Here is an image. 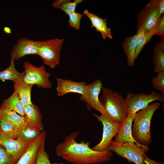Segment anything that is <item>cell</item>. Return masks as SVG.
I'll use <instances>...</instances> for the list:
<instances>
[{"instance_id":"obj_1","label":"cell","mask_w":164,"mask_h":164,"mask_svg":"<svg viewBox=\"0 0 164 164\" xmlns=\"http://www.w3.org/2000/svg\"><path fill=\"white\" fill-rule=\"evenodd\" d=\"M79 133L78 131L73 132L57 145L55 152L58 157L73 164H97L111 160L113 152L108 149L97 151L90 147L89 142H77L76 138Z\"/></svg>"},{"instance_id":"obj_2","label":"cell","mask_w":164,"mask_h":164,"mask_svg":"<svg viewBox=\"0 0 164 164\" xmlns=\"http://www.w3.org/2000/svg\"><path fill=\"white\" fill-rule=\"evenodd\" d=\"M160 105V103L157 101L151 103L136 112L133 117L132 135L135 140L141 145L148 146L152 142L151 121L154 114Z\"/></svg>"},{"instance_id":"obj_3","label":"cell","mask_w":164,"mask_h":164,"mask_svg":"<svg viewBox=\"0 0 164 164\" xmlns=\"http://www.w3.org/2000/svg\"><path fill=\"white\" fill-rule=\"evenodd\" d=\"M100 102L108 117L122 123L128 116L125 99L119 93L103 87Z\"/></svg>"},{"instance_id":"obj_4","label":"cell","mask_w":164,"mask_h":164,"mask_svg":"<svg viewBox=\"0 0 164 164\" xmlns=\"http://www.w3.org/2000/svg\"><path fill=\"white\" fill-rule=\"evenodd\" d=\"M64 40L63 39L59 38L36 40L38 55L42 58L44 64L53 69L59 64Z\"/></svg>"},{"instance_id":"obj_5","label":"cell","mask_w":164,"mask_h":164,"mask_svg":"<svg viewBox=\"0 0 164 164\" xmlns=\"http://www.w3.org/2000/svg\"><path fill=\"white\" fill-rule=\"evenodd\" d=\"M149 149V146L143 147L132 142L119 143L113 141L108 148L109 150L135 164H145V154Z\"/></svg>"},{"instance_id":"obj_6","label":"cell","mask_w":164,"mask_h":164,"mask_svg":"<svg viewBox=\"0 0 164 164\" xmlns=\"http://www.w3.org/2000/svg\"><path fill=\"white\" fill-rule=\"evenodd\" d=\"M159 0H151L136 15L137 32L145 33L153 29L160 17L159 15Z\"/></svg>"},{"instance_id":"obj_7","label":"cell","mask_w":164,"mask_h":164,"mask_svg":"<svg viewBox=\"0 0 164 164\" xmlns=\"http://www.w3.org/2000/svg\"><path fill=\"white\" fill-rule=\"evenodd\" d=\"M23 67L25 75L23 80L26 83L44 89H50L52 84L49 80L50 74L47 71L45 66L42 65L37 67L31 63L26 61Z\"/></svg>"},{"instance_id":"obj_8","label":"cell","mask_w":164,"mask_h":164,"mask_svg":"<svg viewBox=\"0 0 164 164\" xmlns=\"http://www.w3.org/2000/svg\"><path fill=\"white\" fill-rule=\"evenodd\" d=\"M164 99L163 96L154 91L148 94L129 93L125 99L128 116L133 117L136 112L146 107L152 102H163Z\"/></svg>"},{"instance_id":"obj_9","label":"cell","mask_w":164,"mask_h":164,"mask_svg":"<svg viewBox=\"0 0 164 164\" xmlns=\"http://www.w3.org/2000/svg\"><path fill=\"white\" fill-rule=\"evenodd\" d=\"M94 116L102 124L103 132L100 142L91 149L97 151H104L108 149L113 138L118 133L121 123L118 122L102 114L99 116L94 114Z\"/></svg>"},{"instance_id":"obj_10","label":"cell","mask_w":164,"mask_h":164,"mask_svg":"<svg viewBox=\"0 0 164 164\" xmlns=\"http://www.w3.org/2000/svg\"><path fill=\"white\" fill-rule=\"evenodd\" d=\"M103 87L101 80H95L87 85L85 92L80 97L79 100L86 103L89 110L93 109L100 113L101 114L109 118L99 101V94Z\"/></svg>"},{"instance_id":"obj_11","label":"cell","mask_w":164,"mask_h":164,"mask_svg":"<svg viewBox=\"0 0 164 164\" xmlns=\"http://www.w3.org/2000/svg\"><path fill=\"white\" fill-rule=\"evenodd\" d=\"M0 144L13 158L15 164L25 152L29 144L22 140L8 138L0 133Z\"/></svg>"},{"instance_id":"obj_12","label":"cell","mask_w":164,"mask_h":164,"mask_svg":"<svg viewBox=\"0 0 164 164\" xmlns=\"http://www.w3.org/2000/svg\"><path fill=\"white\" fill-rule=\"evenodd\" d=\"M11 54L15 60L17 61L23 56L31 54H38L37 41L26 37L19 38L13 47Z\"/></svg>"},{"instance_id":"obj_13","label":"cell","mask_w":164,"mask_h":164,"mask_svg":"<svg viewBox=\"0 0 164 164\" xmlns=\"http://www.w3.org/2000/svg\"><path fill=\"white\" fill-rule=\"evenodd\" d=\"M56 90L58 96H62L69 93L82 95L85 92L87 85L84 81L77 82L60 78H56Z\"/></svg>"},{"instance_id":"obj_14","label":"cell","mask_w":164,"mask_h":164,"mask_svg":"<svg viewBox=\"0 0 164 164\" xmlns=\"http://www.w3.org/2000/svg\"><path fill=\"white\" fill-rule=\"evenodd\" d=\"M46 138V133L43 130L39 136L29 144L15 164H35L39 147L43 141Z\"/></svg>"},{"instance_id":"obj_15","label":"cell","mask_w":164,"mask_h":164,"mask_svg":"<svg viewBox=\"0 0 164 164\" xmlns=\"http://www.w3.org/2000/svg\"><path fill=\"white\" fill-rule=\"evenodd\" d=\"M133 118L128 116L121 123L120 130L118 133L115 136V139L113 141L119 143L132 142L138 146L143 147L148 146L140 145L133 138L132 133Z\"/></svg>"},{"instance_id":"obj_16","label":"cell","mask_w":164,"mask_h":164,"mask_svg":"<svg viewBox=\"0 0 164 164\" xmlns=\"http://www.w3.org/2000/svg\"><path fill=\"white\" fill-rule=\"evenodd\" d=\"M83 14L90 20L92 27L95 28L97 31L101 33L103 39L113 38L111 29L108 27L106 19L101 18L87 9L84 10Z\"/></svg>"},{"instance_id":"obj_17","label":"cell","mask_w":164,"mask_h":164,"mask_svg":"<svg viewBox=\"0 0 164 164\" xmlns=\"http://www.w3.org/2000/svg\"><path fill=\"white\" fill-rule=\"evenodd\" d=\"M145 33L139 30L135 35L126 37L122 43V47L127 56V65L129 67L134 66V53L137 42L139 36Z\"/></svg>"},{"instance_id":"obj_18","label":"cell","mask_w":164,"mask_h":164,"mask_svg":"<svg viewBox=\"0 0 164 164\" xmlns=\"http://www.w3.org/2000/svg\"><path fill=\"white\" fill-rule=\"evenodd\" d=\"M24 113L23 117L27 124L38 128L42 131L43 130L42 117L38 106L32 104L24 107Z\"/></svg>"},{"instance_id":"obj_19","label":"cell","mask_w":164,"mask_h":164,"mask_svg":"<svg viewBox=\"0 0 164 164\" xmlns=\"http://www.w3.org/2000/svg\"><path fill=\"white\" fill-rule=\"evenodd\" d=\"M42 131L38 128L27 123L26 125L17 129L16 139L30 144L39 136Z\"/></svg>"},{"instance_id":"obj_20","label":"cell","mask_w":164,"mask_h":164,"mask_svg":"<svg viewBox=\"0 0 164 164\" xmlns=\"http://www.w3.org/2000/svg\"><path fill=\"white\" fill-rule=\"evenodd\" d=\"M24 106L17 91L15 90L12 95L4 100L0 106V109L14 111L22 116H24Z\"/></svg>"},{"instance_id":"obj_21","label":"cell","mask_w":164,"mask_h":164,"mask_svg":"<svg viewBox=\"0 0 164 164\" xmlns=\"http://www.w3.org/2000/svg\"><path fill=\"white\" fill-rule=\"evenodd\" d=\"M33 85L26 83L23 79L14 83L13 87L19 94L24 107L32 104L31 94Z\"/></svg>"},{"instance_id":"obj_22","label":"cell","mask_w":164,"mask_h":164,"mask_svg":"<svg viewBox=\"0 0 164 164\" xmlns=\"http://www.w3.org/2000/svg\"><path fill=\"white\" fill-rule=\"evenodd\" d=\"M164 38L154 47L152 57L154 71H164Z\"/></svg>"},{"instance_id":"obj_23","label":"cell","mask_w":164,"mask_h":164,"mask_svg":"<svg viewBox=\"0 0 164 164\" xmlns=\"http://www.w3.org/2000/svg\"><path fill=\"white\" fill-rule=\"evenodd\" d=\"M14 61V56L11 54L9 66L4 70L0 71V80H10L14 83L23 79L25 72H20L17 70L15 67Z\"/></svg>"},{"instance_id":"obj_24","label":"cell","mask_w":164,"mask_h":164,"mask_svg":"<svg viewBox=\"0 0 164 164\" xmlns=\"http://www.w3.org/2000/svg\"><path fill=\"white\" fill-rule=\"evenodd\" d=\"M0 118L11 123L16 127L17 129L27 124L23 116H20L12 110L0 109Z\"/></svg>"},{"instance_id":"obj_25","label":"cell","mask_w":164,"mask_h":164,"mask_svg":"<svg viewBox=\"0 0 164 164\" xmlns=\"http://www.w3.org/2000/svg\"><path fill=\"white\" fill-rule=\"evenodd\" d=\"M83 0H56L53 1L52 6L55 8L60 9L63 11L66 15L75 11L77 6L82 2Z\"/></svg>"},{"instance_id":"obj_26","label":"cell","mask_w":164,"mask_h":164,"mask_svg":"<svg viewBox=\"0 0 164 164\" xmlns=\"http://www.w3.org/2000/svg\"><path fill=\"white\" fill-rule=\"evenodd\" d=\"M17 128L11 123L0 118V133L6 137L16 139Z\"/></svg>"},{"instance_id":"obj_27","label":"cell","mask_w":164,"mask_h":164,"mask_svg":"<svg viewBox=\"0 0 164 164\" xmlns=\"http://www.w3.org/2000/svg\"><path fill=\"white\" fill-rule=\"evenodd\" d=\"M155 35V32L153 29L150 31L145 33L139 36L137 42L135 52V60L144 46L150 41L152 37Z\"/></svg>"},{"instance_id":"obj_28","label":"cell","mask_w":164,"mask_h":164,"mask_svg":"<svg viewBox=\"0 0 164 164\" xmlns=\"http://www.w3.org/2000/svg\"><path fill=\"white\" fill-rule=\"evenodd\" d=\"M45 140L46 138L43 139L39 147L35 164H51L49 155L45 150Z\"/></svg>"},{"instance_id":"obj_29","label":"cell","mask_w":164,"mask_h":164,"mask_svg":"<svg viewBox=\"0 0 164 164\" xmlns=\"http://www.w3.org/2000/svg\"><path fill=\"white\" fill-rule=\"evenodd\" d=\"M68 15L69 17L68 23L69 26L76 30H78L80 27V22L83 17V14L75 11L70 13Z\"/></svg>"},{"instance_id":"obj_30","label":"cell","mask_w":164,"mask_h":164,"mask_svg":"<svg viewBox=\"0 0 164 164\" xmlns=\"http://www.w3.org/2000/svg\"><path fill=\"white\" fill-rule=\"evenodd\" d=\"M153 87L164 94V71L158 73V74L152 79Z\"/></svg>"},{"instance_id":"obj_31","label":"cell","mask_w":164,"mask_h":164,"mask_svg":"<svg viewBox=\"0 0 164 164\" xmlns=\"http://www.w3.org/2000/svg\"><path fill=\"white\" fill-rule=\"evenodd\" d=\"M0 164H15L12 157L1 145L0 146Z\"/></svg>"},{"instance_id":"obj_32","label":"cell","mask_w":164,"mask_h":164,"mask_svg":"<svg viewBox=\"0 0 164 164\" xmlns=\"http://www.w3.org/2000/svg\"><path fill=\"white\" fill-rule=\"evenodd\" d=\"M155 35L164 38V14L159 19L153 28Z\"/></svg>"},{"instance_id":"obj_33","label":"cell","mask_w":164,"mask_h":164,"mask_svg":"<svg viewBox=\"0 0 164 164\" xmlns=\"http://www.w3.org/2000/svg\"><path fill=\"white\" fill-rule=\"evenodd\" d=\"M159 15L160 17L163 14L164 12V0H159Z\"/></svg>"},{"instance_id":"obj_34","label":"cell","mask_w":164,"mask_h":164,"mask_svg":"<svg viewBox=\"0 0 164 164\" xmlns=\"http://www.w3.org/2000/svg\"><path fill=\"white\" fill-rule=\"evenodd\" d=\"M144 162L146 164H163L152 159L147 156L144 160Z\"/></svg>"},{"instance_id":"obj_35","label":"cell","mask_w":164,"mask_h":164,"mask_svg":"<svg viewBox=\"0 0 164 164\" xmlns=\"http://www.w3.org/2000/svg\"><path fill=\"white\" fill-rule=\"evenodd\" d=\"M5 32L8 33H11V29L8 27H5L4 29Z\"/></svg>"},{"instance_id":"obj_36","label":"cell","mask_w":164,"mask_h":164,"mask_svg":"<svg viewBox=\"0 0 164 164\" xmlns=\"http://www.w3.org/2000/svg\"><path fill=\"white\" fill-rule=\"evenodd\" d=\"M51 164H65L61 162H60V163H54L53 164L51 163Z\"/></svg>"}]
</instances>
